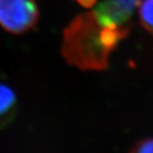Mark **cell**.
I'll return each instance as SVG.
<instances>
[{
  "instance_id": "1",
  "label": "cell",
  "mask_w": 153,
  "mask_h": 153,
  "mask_svg": "<svg viewBox=\"0 0 153 153\" xmlns=\"http://www.w3.org/2000/svg\"><path fill=\"white\" fill-rule=\"evenodd\" d=\"M127 27L102 26L93 12L76 16L64 30L62 54L68 64L83 70H102L109 56L128 34Z\"/></svg>"
},
{
  "instance_id": "2",
  "label": "cell",
  "mask_w": 153,
  "mask_h": 153,
  "mask_svg": "<svg viewBox=\"0 0 153 153\" xmlns=\"http://www.w3.org/2000/svg\"><path fill=\"white\" fill-rule=\"evenodd\" d=\"M39 19L35 0H0V26L14 34L33 28Z\"/></svg>"
},
{
  "instance_id": "3",
  "label": "cell",
  "mask_w": 153,
  "mask_h": 153,
  "mask_svg": "<svg viewBox=\"0 0 153 153\" xmlns=\"http://www.w3.org/2000/svg\"><path fill=\"white\" fill-rule=\"evenodd\" d=\"M134 9L118 0H103L93 11L96 19L104 27H127Z\"/></svg>"
},
{
  "instance_id": "4",
  "label": "cell",
  "mask_w": 153,
  "mask_h": 153,
  "mask_svg": "<svg viewBox=\"0 0 153 153\" xmlns=\"http://www.w3.org/2000/svg\"><path fill=\"white\" fill-rule=\"evenodd\" d=\"M16 106V95L8 86L0 83V127L11 120Z\"/></svg>"
},
{
  "instance_id": "5",
  "label": "cell",
  "mask_w": 153,
  "mask_h": 153,
  "mask_svg": "<svg viewBox=\"0 0 153 153\" xmlns=\"http://www.w3.org/2000/svg\"><path fill=\"white\" fill-rule=\"evenodd\" d=\"M140 22L153 35V0H141L138 4Z\"/></svg>"
},
{
  "instance_id": "6",
  "label": "cell",
  "mask_w": 153,
  "mask_h": 153,
  "mask_svg": "<svg viewBox=\"0 0 153 153\" xmlns=\"http://www.w3.org/2000/svg\"><path fill=\"white\" fill-rule=\"evenodd\" d=\"M130 153H153V137L138 142Z\"/></svg>"
},
{
  "instance_id": "7",
  "label": "cell",
  "mask_w": 153,
  "mask_h": 153,
  "mask_svg": "<svg viewBox=\"0 0 153 153\" xmlns=\"http://www.w3.org/2000/svg\"><path fill=\"white\" fill-rule=\"evenodd\" d=\"M118 1L123 3L124 5H126L128 7L135 9V7L137 6H138V4H139V2L141 1V0H118Z\"/></svg>"
},
{
  "instance_id": "8",
  "label": "cell",
  "mask_w": 153,
  "mask_h": 153,
  "mask_svg": "<svg viewBox=\"0 0 153 153\" xmlns=\"http://www.w3.org/2000/svg\"><path fill=\"white\" fill-rule=\"evenodd\" d=\"M76 2L79 4H80L82 7H91L95 3L97 0H76Z\"/></svg>"
}]
</instances>
